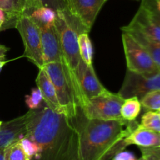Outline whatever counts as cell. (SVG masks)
Returning a JSON list of instances; mask_svg holds the SVG:
<instances>
[{"label":"cell","mask_w":160,"mask_h":160,"mask_svg":"<svg viewBox=\"0 0 160 160\" xmlns=\"http://www.w3.org/2000/svg\"><path fill=\"white\" fill-rule=\"evenodd\" d=\"M75 119L80 131L82 160L112 159L126 148L123 140L139 125L136 120L88 119L81 109Z\"/></svg>","instance_id":"1"},{"label":"cell","mask_w":160,"mask_h":160,"mask_svg":"<svg viewBox=\"0 0 160 160\" xmlns=\"http://www.w3.org/2000/svg\"><path fill=\"white\" fill-rule=\"evenodd\" d=\"M54 24L60 40L63 63L70 72L81 109L85 102L81 93L78 78L79 66L82 61L79 51L78 35L81 33L86 32L81 25L69 13L67 9L56 12V19Z\"/></svg>","instance_id":"2"},{"label":"cell","mask_w":160,"mask_h":160,"mask_svg":"<svg viewBox=\"0 0 160 160\" xmlns=\"http://www.w3.org/2000/svg\"><path fill=\"white\" fill-rule=\"evenodd\" d=\"M40 152L31 160H82L80 138L66 129L52 130L38 141Z\"/></svg>","instance_id":"3"},{"label":"cell","mask_w":160,"mask_h":160,"mask_svg":"<svg viewBox=\"0 0 160 160\" xmlns=\"http://www.w3.org/2000/svg\"><path fill=\"white\" fill-rule=\"evenodd\" d=\"M44 71L56 89L62 113L69 119H76L81 111L79 100L70 72L63 62L45 64Z\"/></svg>","instance_id":"4"},{"label":"cell","mask_w":160,"mask_h":160,"mask_svg":"<svg viewBox=\"0 0 160 160\" xmlns=\"http://www.w3.org/2000/svg\"><path fill=\"white\" fill-rule=\"evenodd\" d=\"M14 28L19 31L24 45L23 56L39 69L44 65L41 43L40 28L30 18L29 16L22 14L17 17Z\"/></svg>","instance_id":"5"},{"label":"cell","mask_w":160,"mask_h":160,"mask_svg":"<svg viewBox=\"0 0 160 160\" xmlns=\"http://www.w3.org/2000/svg\"><path fill=\"white\" fill-rule=\"evenodd\" d=\"M124 99L118 93L108 92L90 99L81 109L88 119L120 120L122 119L120 108Z\"/></svg>","instance_id":"6"},{"label":"cell","mask_w":160,"mask_h":160,"mask_svg":"<svg viewBox=\"0 0 160 160\" xmlns=\"http://www.w3.org/2000/svg\"><path fill=\"white\" fill-rule=\"evenodd\" d=\"M122 41L128 70L140 74H154L160 72L148 52L129 33L123 31Z\"/></svg>","instance_id":"7"},{"label":"cell","mask_w":160,"mask_h":160,"mask_svg":"<svg viewBox=\"0 0 160 160\" xmlns=\"http://www.w3.org/2000/svg\"><path fill=\"white\" fill-rule=\"evenodd\" d=\"M153 90H160V72L140 74L127 70L118 94L123 99L137 97L141 100L147 93Z\"/></svg>","instance_id":"8"},{"label":"cell","mask_w":160,"mask_h":160,"mask_svg":"<svg viewBox=\"0 0 160 160\" xmlns=\"http://www.w3.org/2000/svg\"><path fill=\"white\" fill-rule=\"evenodd\" d=\"M108 0H67L69 13L88 33L93 27L97 16Z\"/></svg>","instance_id":"9"},{"label":"cell","mask_w":160,"mask_h":160,"mask_svg":"<svg viewBox=\"0 0 160 160\" xmlns=\"http://www.w3.org/2000/svg\"><path fill=\"white\" fill-rule=\"evenodd\" d=\"M40 31L44 64L63 62L60 40L55 24L41 28Z\"/></svg>","instance_id":"10"},{"label":"cell","mask_w":160,"mask_h":160,"mask_svg":"<svg viewBox=\"0 0 160 160\" xmlns=\"http://www.w3.org/2000/svg\"><path fill=\"white\" fill-rule=\"evenodd\" d=\"M78 78L81 93L85 102L84 105L90 99L109 92V90L106 89L98 80L93 65H88L83 61H81L79 66Z\"/></svg>","instance_id":"11"},{"label":"cell","mask_w":160,"mask_h":160,"mask_svg":"<svg viewBox=\"0 0 160 160\" xmlns=\"http://www.w3.org/2000/svg\"><path fill=\"white\" fill-rule=\"evenodd\" d=\"M28 114L2 122L0 128V149L6 148L25 136Z\"/></svg>","instance_id":"12"},{"label":"cell","mask_w":160,"mask_h":160,"mask_svg":"<svg viewBox=\"0 0 160 160\" xmlns=\"http://www.w3.org/2000/svg\"><path fill=\"white\" fill-rule=\"evenodd\" d=\"M128 26L137 28L150 39L160 43V26L152 18L142 5L140 6Z\"/></svg>","instance_id":"13"},{"label":"cell","mask_w":160,"mask_h":160,"mask_svg":"<svg viewBox=\"0 0 160 160\" xmlns=\"http://www.w3.org/2000/svg\"><path fill=\"white\" fill-rule=\"evenodd\" d=\"M125 147L134 144L139 147H160V133L138 126L123 140Z\"/></svg>","instance_id":"14"},{"label":"cell","mask_w":160,"mask_h":160,"mask_svg":"<svg viewBox=\"0 0 160 160\" xmlns=\"http://www.w3.org/2000/svg\"><path fill=\"white\" fill-rule=\"evenodd\" d=\"M35 83L37 84V87L41 91L45 104L52 111L57 113H62V109L58 100L54 86L46 73L42 69H39Z\"/></svg>","instance_id":"15"},{"label":"cell","mask_w":160,"mask_h":160,"mask_svg":"<svg viewBox=\"0 0 160 160\" xmlns=\"http://www.w3.org/2000/svg\"><path fill=\"white\" fill-rule=\"evenodd\" d=\"M122 31L128 32L148 52V54L152 58L153 61L160 71V43L150 39L144 33L137 28L129 27L128 25L123 27Z\"/></svg>","instance_id":"16"},{"label":"cell","mask_w":160,"mask_h":160,"mask_svg":"<svg viewBox=\"0 0 160 160\" xmlns=\"http://www.w3.org/2000/svg\"><path fill=\"white\" fill-rule=\"evenodd\" d=\"M0 9L6 13V20L1 30L14 28L17 17L24 13L23 0H0Z\"/></svg>","instance_id":"17"},{"label":"cell","mask_w":160,"mask_h":160,"mask_svg":"<svg viewBox=\"0 0 160 160\" xmlns=\"http://www.w3.org/2000/svg\"><path fill=\"white\" fill-rule=\"evenodd\" d=\"M28 16L39 28H45L54 24L56 19V11L52 8L42 6L34 9Z\"/></svg>","instance_id":"18"},{"label":"cell","mask_w":160,"mask_h":160,"mask_svg":"<svg viewBox=\"0 0 160 160\" xmlns=\"http://www.w3.org/2000/svg\"><path fill=\"white\" fill-rule=\"evenodd\" d=\"M24 13L28 15L34 9L47 6L57 11L67 10V0H23Z\"/></svg>","instance_id":"19"},{"label":"cell","mask_w":160,"mask_h":160,"mask_svg":"<svg viewBox=\"0 0 160 160\" xmlns=\"http://www.w3.org/2000/svg\"><path fill=\"white\" fill-rule=\"evenodd\" d=\"M142 109L140 100L137 97L124 99L120 108L122 119L128 121H134L140 114Z\"/></svg>","instance_id":"20"},{"label":"cell","mask_w":160,"mask_h":160,"mask_svg":"<svg viewBox=\"0 0 160 160\" xmlns=\"http://www.w3.org/2000/svg\"><path fill=\"white\" fill-rule=\"evenodd\" d=\"M78 45L81 58L88 65H93V48L88 33H81L78 35Z\"/></svg>","instance_id":"21"},{"label":"cell","mask_w":160,"mask_h":160,"mask_svg":"<svg viewBox=\"0 0 160 160\" xmlns=\"http://www.w3.org/2000/svg\"><path fill=\"white\" fill-rule=\"evenodd\" d=\"M5 160H31L25 152L20 141L12 143L5 148Z\"/></svg>","instance_id":"22"},{"label":"cell","mask_w":160,"mask_h":160,"mask_svg":"<svg viewBox=\"0 0 160 160\" xmlns=\"http://www.w3.org/2000/svg\"><path fill=\"white\" fill-rule=\"evenodd\" d=\"M140 125L145 129L160 133V115L158 111L145 112L142 115Z\"/></svg>","instance_id":"23"},{"label":"cell","mask_w":160,"mask_h":160,"mask_svg":"<svg viewBox=\"0 0 160 160\" xmlns=\"http://www.w3.org/2000/svg\"><path fill=\"white\" fill-rule=\"evenodd\" d=\"M141 104L143 108L149 111L160 110V90H153L147 93L140 100Z\"/></svg>","instance_id":"24"},{"label":"cell","mask_w":160,"mask_h":160,"mask_svg":"<svg viewBox=\"0 0 160 160\" xmlns=\"http://www.w3.org/2000/svg\"><path fill=\"white\" fill-rule=\"evenodd\" d=\"M25 102L30 110H34L39 108L44 103L43 97H42L41 91L38 87L33 88L29 95L25 97Z\"/></svg>","instance_id":"25"},{"label":"cell","mask_w":160,"mask_h":160,"mask_svg":"<svg viewBox=\"0 0 160 160\" xmlns=\"http://www.w3.org/2000/svg\"><path fill=\"white\" fill-rule=\"evenodd\" d=\"M20 142H21L25 152L30 158V159L31 160V158L38 155L39 152H40V147L35 142L25 136L20 139Z\"/></svg>","instance_id":"26"},{"label":"cell","mask_w":160,"mask_h":160,"mask_svg":"<svg viewBox=\"0 0 160 160\" xmlns=\"http://www.w3.org/2000/svg\"><path fill=\"white\" fill-rule=\"evenodd\" d=\"M141 5H142L147 9L152 18L160 26V11L158 10L156 8V1L155 0H142Z\"/></svg>","instance_id":"27"},{"label":"cell","mask_w":160,"mask_h":160,"mask_svg":"<svg viewBox=\"0 0 160 160\" xmlns=\"http://www.w3.org/2000/svg\"><path fill=\"white\" fill-rule=\"evenodd\" d=\"M144 160H160V147H139Z\"/></svg>","instance_id":"28"},{"label":"cell","mask_w":160,"mask_h":160,"mask_svg":"<svg viewBox=\"0 0 160 160\" xmlns=\"http://www.w3.org/2000/svg\"><path fill=\"white\" fill-rule=\"evenodd\" d=\"M112 160H138V158L132 152L121 151L116 155H114Z\"/></svg>","instance_id":"29"},{"label":"cell","mask_w":160,"mask_h":160,"mask_svg":"<svg viewBox=\"0 0 160 160\" xmlns=\"http://www.w3.org/2000/svg\"><path fill=\"white\" fill-rule=\"evenodd\" d=\"M9 50V48L3 45H0V61H5L6 58V54L7 51Z\"/></svg>","instance_id":"30"},{"label":"cell","mask_w":160,"mask_h":160,"mask_svg":"<svg viewBox=\"0 0 160 160\" xmlns=\"http://www.w3.org/2000/svg\"><path fill=\"white\" fill-rule=\"evenodd\" d=\"M6 20V13L2 10V9H0V23L3 24L5 23Z\"/></svg>","instance_id":"31"},{"label":"cell","mask_w":160,"mask_h":160,"mask_svg":"<svg viewBox=\"0 0 160 160\" xmlns=\"http://www.w3.org/2000/svg\"><path fill=\"white\" fill-rule=\"evenodd\" d=\"M0 160H5V148L0 149Z\"/></svg>","instance_id":"32"},{"label":"cell","mask_w":160,"mask_h":160,"mask_svg":"<svg viewBox=\"0 0 160 160\" xmlns=\"http://www.w3.org/2000/svg\"><path fill=\"white\" fill-rule=\"evenodd\" d=\"M156 1V6L158 10L160 11V0H155Z\"/></svg>","instance_id":"33"},{"label":"cell","mask_w":160,"mask_h":160,"mask_svg":"<svg viewBox=\"0 0 160 160\" xmlns=\"http://www.w3.org/2000/svg\"><path fill=\"white\" fill-rule=\"evenodd\" d=\"M6 61H0V72H1L2 69V67H3V66H4L5 64H6Z\"/></svg>","instance_id":"34"},{"label":"cell","mask_w":160,"mask_h":160,"mask_svg":"<svg viewBox=\"0 0 160 160\" xmlns=\"http://www.w3.org/2000/svg\"><path fill=\"white\" fill-rule=\"evenodd\" d=\"M138 160H144V158H143V157H141V158H138Z\"/></svg>","instance_id":"35"},{"label":"cell","mask_w":160,"mask_h":160,"mask_svg":"<svg viewBox=\"0 0 160 160\" xmlns=\"http://www.w3.org/2000/svg\"><path fill=\"white\" fill-rule=\"evenodd\" d=\"M2 23H0V30H1V28H2Z\"/></svg>","instance_id":"36"},{"label":"cell","mask_w":160,"mask_h":160,"mask_svg":"<svg viewBox=\"0 0 160 160\" xmlns=\"http://www.w3.org/2000/svg\"><path fill=\"white\" fill-rule=\"evenodd\" d=\"M2 122H1V121H0V128H1V125H2Z\"/></svg>","instance_id":"37"},{"label":"cell","mask_w":160,"mask_h":160,"mask_svg":"<svg viewBox=\"0 0 160 160\" xmlns=\"http://www.w3.org/2000/svg\"><path fill=\"white\" fill-rule=\"evenodd\" d=\"M158 113H159V115H160V110H159V111H158Z\"/></svg>","instance_id":"38"}]
</instances>
